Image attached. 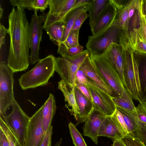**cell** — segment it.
Returning a JSON list of instances; mask_svg holds the SVG:
<instances>
[{"label": "cell", "instance_id": "6da1fadb", "mask_svg": "<svg viewBox=\"0 0 146 146\" xmlns=\"http://www.w3.org/2000/svg\"><path fill=\"white\" fill-rule=\"evenodd\" d=\"M10 47L7 64L13 73L24 71L30 63V23L24 9L13 7L8 16Z\"/></svg>", "mask_w": 146, "mask_h": 146}, {"label": "cell", "instance_id": "7a4b0ae2", "mask_svg": "<svg viewBox=\"0 0 146 146\" xmlns=\"http://www.w3.org/2000/svg\"><path fill=\"white\" fill-rule=\"evenodd\" d=\"M55 58L52 54L48 56L22 74L18 80L22 89L25 90L47 84L55 71Z\"/></svg>", "mask_w": 146, "mask_h": 146}, {"label": "cell", "instance_id": "3957f363", "mask_svg": "<svg viewBox=\"0 0 146 146\" xmlns=\"http://www.w3.org/2000/svg\"><path fill=\"white\" fill-rule=\"evenodd\" d=\"M90 57L100 75L117 97L122 96L126 88L118 74L108 59L104 54H90Z\"/></svg>", "mask_w": 146, "mask_h": 146}, {"label": "cell", "instance_id": "277c9868", "mask_svg": "<svg viewBox=\"0 0 146 146\" xmlns=\"http://www.w3.org/2000/svg\"><path fill=\"white\" fill-rule=\"evenodd\" d=\"M123 37L122 29L111 25L98 34L89 36L86 47L90 54L103 55L112 43L123 44Z\"/></svg>", "mask_w": 146, "mask_h": 146}, {"label": "cell", "instance_id": "5b68a950", "mask_svg": "<svg viewBox=\"0 0 146 146\" xmlns=\"http://www.w3.org/2000/svg\"><path fill=\"white\" fill-rule=\"evenodd\" d=\"M142 1L131 0L128 17L123 30V44L125 48H129L133 51L139 40L138 32L141 20Z\"/></svg>", "mask_w": 146, "mask_h": 146}, {"label": "cell", "instance_id": "8992f818", "mask_svg": "<svg viewBox=\"0 0 146 146\" xmlns=\"http://www.w3.org/2000/svg\"><path fill=\"white\" fill-rule=\"evenodd\" d=\"M90 54L86 49L74 57L55 58V71L69 88H75L77 72L85 58Z\"/></svg>", "mask_w": 146, "mask_h": 146}, {"label": "cell", "instance_id": "52a82bcc", "mask_svg": "<svg viewBox=\"0 0 146 146\" xmlns=\"http://www.w3.org/2000/svg\"><path fill=\"white\" fill-rule=\"evenodd\" d=\"M12 111L9 115L1 117L22 146H24L29 117L15 100Z\"/></svg>", "mask_w": 146, "mask_h": 146}, {"label": "cell", "instance_id": "ba28073f", "mask_svg": "<svg viewBox=\"0 0 146 146\" xmlns=\"http://www.w3.org/2000/svg\"><path fill=\"white\" fill-rule=\"evenodd\" d=\"M13 73L4 61L0 62V115H7V109L15 100L13 87Z\"/></svg>", "mask_w": 146, "mask_h": 146}, {"label": "cell", "instance_id": "9c48e42d", "mask_svg": "<svg viewBox=\"0 0 146 146\" xmlns=\"http://www.w3.org/2000/svg\"><path fill=\"white\" fill-rule=\"evenodd\" d=\"M129 48L125 49V60L123 76L125 87L131 96L139 101L140 88L137 64Z\"/></svg>", "mask_w": 146, "mask_h": 146}, {"label": "cell", "instance_id": "30bf717a", "mask_svg": "<svg viewBox=\"0 0 146 146\" xmlns=\"http://www.w3.org/2000/svg\"><path fill=\"white\" fill-rule=\"evenodd\" d=\"M87 87L91 96L94 110L106 116L112 115L115 112L117 107L112 96L91 80L88 82Z\"/></svg>", "mask_w": 146, "mask_h": 146}, {"label": "cell", "instance_id": "8fae6325", "mask_svg": "<svg viewBox=\"0 0 146 146\" xmlns=\"http://www.w3.org/2000/svg\"><path fill=\"white\" fill-rule=\"evenodd\" d=\"M76 0H50L49 10L47 13L40 16L44 29L55 23L64 21L66 15L71 11V9Z\"/></svg>", "mask_w": 146, "mask_h": 146}, {"label": "cell", "instance_id": "7c38bea8", "mask_svg": "<svg viewBox=\"0 0 146 146\" xmlns=\"http://www.w3.org/2000/svg\"><path fill=\"white\" fill-rule=\"evenodd\" d=\"M43 104L30 117L24 146H40L45 135L42 122Z\"/></svg>", "mask_w": 146, "mask_h": 146}, {"label": "cell", "instance_id": "4fadbf2b", "mask_svg": "<svg viewBox=\"0 0 146 146\" xmlns=\"http://www.w3.org/2000/svg\"><path fill=\"white\" fill-rule=\"evenodd\" d=\"M36 11L32 15L30 23V63L33 65L38 62L40 59L39 58V50L40 44L41 41L43 34L42 21Z\"/></svg>", "mask_w": 146, "mask_h": 146}, {"label": "cell", "instance_id": "5bb4252c", "mask_svg": "<svg viewBox=\"0 0 146 146\" xmlns=\"http://www.w3.org/2000/svg\"><path fill=\"white\" fill-rule=\"evenodd\" d=\"M125 48L123 44L112 43L104 54L110 60L118 74L125 87L123 76L125 60Z\"/></svg>", "mask_w": 146, "mask_h": 146}, {"label": "cell", "instance_id": "9a60e30c", "mask_svg": "<svg viewBox=\"0 0 146 146\" xmlns=\"http://www.w3.org/2000/svg\"><path fill=\"white\" fill-rule=\"evenodd\" d=\"M106 116L94 110L84 122L83 127V135L90 138L96 145L98 143L99 129Z\"/></svg>", "mask_w": 146, "mask_h": 146}, {"label": "cell", "instance_id": "2e32d148", "mask_svg": "<svg viewBox=\"0 0 146 146\" xmlns=\"http://www.w3.org/2000/svg\"><path fill=\"white\" fill-rule=\"evenodd\" d=\"M117 13L116 7L110 0L91 28L92 35H96L110 27L114 21Z\"/></svg>", "mask_w": 146, "mask_h": 146}, {"label": "cell", "instance_id": "e0dca14e", "mask_svg": "<svg viewBox=\"0 0 146 146\" xmlns=\"http://www.w3.org/2000/svg\"><path fill=\"white\" fill-rule=\"evenodd\" d=\"M79 69L90 80L97 84L104 91L112 97H117L112 90L97 72L92 62L90 55L85 58Z\"/></svg>", "mask_w": 146, "mask_h": 146}, {"label": "cell", "instance_id": "ac0fdd59", "mask_svg": "<svg viewBox=\"0 0 146 146\" xmlns=\"http://www.w3.org/2000/svg\"><path fill=\"white\" fill-rule=\"evenodd\" d=\"M133 54L138 69L140 88L139 102L141 104L146 102V53L135 50Z\"/></svg>", "mask_w": 146, "mask_h": 146}, {"label": "cell", "instance_id": "d6986e66", "mask_svg": "<svg viewBox=\"0 0 146 146\" xmlns=\"http://www.w3.org/2000/svg\"><path fill=\"white\" fill-rule=\"evenodd\" d=\"M58 88L62 92L65 101L67 103L66 107L77 121L79 117L80 112L76 101L74 88H69L65 82L61 80L58 82Z\"/></svg>", "mask_w": 146, "mask_h": 146}, {"label": "cell", "instance_id": "ffe728a7", "mask_svg": "<svg viewBox=\"0 0 146 146\" xmlns=\"http://www.w3.org/2000/svg\"><path fill=\"white\" fill-rule=\"evenodd\" d=\"M76 103L79 110L80 115L76 124L84 122L94 110L92 103L85 96L76 86L74 88Z\"/></svg>", "mask_w": 146, "mask_h": 146}, {"label": "cell", "instance_id": "44dd1931", "mask_svg": "<svg viewBox=\"0 0 146 146\" xmlns=\"http://www.w3.org/2000/svg\"><path fill=\"white\" fill-rule=\"evenodd\" d=\"M98 136H104L113 140L120 139L123 137L112 116H106L98 132Z\"/></svg>", "mask_w": 146, "mask_h": 146}, {"label": "cell", "instance_id": "7402d4cb", "mask_svg": "<svg viewBox=\"0 0 146 146\" xmlns=\"http://www.w3.org/2000/svg\"><path fill=\"white\" fill-rule=\"evenodd\" d=\"M42 111V122L45 133L52 125V120L54 116L56 106L54 96L50 93L48 98L43 104Z\"/></svg>", "mask_w": 146, "mask_h": 146}, {"label": "cell", "instance_id": "603a6c76", "mask_svg": "<svg viewBox=\"0 0 146 146\" xmlns=\"http://www.w3.org/2000/svg\"><path fill=\"white\" fill-rule=\"evenodd\" d=\"M90 4L76 8L66 15L64 20V29L61 42H64L66 39L78 17L82 13L88 11Z\"/></svg>", "mask_w": 146, "mask_h": 146}, {"label": "cell", "instance_id": "cb8c5ba5", "mask_svg": "<svg viewBox=\"0 0 146 146\" xmlns=\"http://www.w3.org/2000/svg\"><path fill=\"white\" fill-rule=\"evenodd\" d=\"M50 0H10L13 7H19L29 10L43 12L49 5Z\"/></svg>", "mask_w": 146, "mask_h": 146}, {"label": "cell", "instance_id": "d4e9b609", "mask_svg": "<svg viewBox=\"0 0 146 146\" xmlns=\"http://www.w3.org/2000/svg\"><path fill=\"white\" fill-rule=\"evenodd\" d=\"M112 100L116 106L135 115L136 108L132 101L131 97L126 88L121 96L112 97Z\"/></svg>", "mask_w": 146, "mask_h": 146}, {"label": "cell", "instance_id": "484cf974", "mask_svg": "<svg viewBox=\"0 0 146 146\" xmlns=\"http://www.w3.org/2000/svg\"><path fill=\"white\" fill-rule=\"evenodd\" d=\"M110 1V0H93L90 3L88 11L89 12V24L91 28Z\"/></svg>", "mask_w": 146, "mask_h": 146}, {"label": "cell", "instance_id": "4316f807", "mask_svg": "<svg viewBox=\"0 0 146 146\" xmlns=\"http://www.w3.org/2000/svg\"><path fill=\"white\" fill-rule=\"evenodd\" d=\"M64 29V21L53 23L44 29L48 35L50 39L58 46L61 43Z\"/></svg>", "mask_w": 146, "mask_h": 146}, {"label": "cell", "instance_id": "83f0119b", "mask_svg": "<svg viewBox=\"0 0 146 146\" xmlns=\"http://www.w3.org/2000/svg\"><path fill=\"white\" fill-rule=\"evenodd\" d=\"M121 112L128 132V135L132 136L138 125V121L134 115L117 107Z\"/></svg>", "mask_w": 146, "mask_h": 146}, {"label": "cell", "instance_id": "f1b7e54d", "mask_svg": "<svg viewBox=\"0 0 146 146\" xmlns=\"http://www.w3.org/2000/svg\"><path fill=\"white\" fill-rule=\"evenodd\" d=\"M58 46L57 53L62 57H74L79 55L84 51L83 47L80 44L69 48L60 45Z\"/></svg>", "mask_w": 146, "mask_h": 146}, {"label": "cell", "instance_id": "f546056e", "mask_svg": "<svg viewBox=\"0 0 146 146\" xmlns=\"http://www.w3.org/2000/svg\"><path fill=\"white\" fill-rule=\"evenodd\" d=\"M130 3L122 9L117 11L115 18L112 25H115L122 30L123 29L128 17Z\"/></svg>", "mask_w": 146, "mask_h": 146}, {"label": "cell", "instance_id": "4dcf8cb0", "mask_svg": "<svg viewBox=\"0 0 146 146\" xmlns=\"http://www.w3.org/2000/svg\"><path fill=\"white\" fill-rule=\"evenodd\" d=\"M0 128L1 129L7 137L10 146H22L1 117Z\"/></svg>", "mask_w": 146, "mask_h": 146}, {"label": "cell", "instance_id": "1f68e13d", "mask_svg": "<svg viewBox=\"0 0 146 146\" xmlns=\"http://www.w3.org/2000/svg\"><path fill=\"white\" fill-rule=\"evenodd\" d=\"M68 127L73 142L75 146H87L82 135L72 122L69 123Z\"/></svg>", "mask_w": 146, "mask_h": 146}, {"label": "cell", "instance_id": "d6a6232c", "mask_svg": "<svg viewBox=\"0 0 146 146\" xmlns=\"http://www.w3.org/2000/svg\"><path fill=\"white\" fill-rule=\"evenodd\" d=\"M112 116L123 137L128 135V132L122 115L117 107L115 113Z\"/></svg>", "mask_w": 146, "mask_h": 146}, {"label": "cell", "instance_id": "836d02e7", "mask_svg": "<svg viewBox=\"0 0 146 146\" xmlns=\"http://www.w3.org/2000/svg\"><path fill=\"white\" fill-rule=\"evenodd\" d=\"M79 31L78 30L71 31L66 40L64 42H61L58 46L69 48L78 45L79 44L78 42Z\"/></svg>", "mask_w": 146, "mask_h": 146}, {"label": "cell", "instance_id": "e575fe53", "mask_svg": "<svg viewBox=\"0 0 146 146\" xmlns=\"http://www.w3.org/2000/svg\"><path fill=\"white\" fill-rule=\"evenodd\" d=\"M138 123L137 129L131 136L139 139L146 146V124L139 121Z\"/></svg>", "mask_w": 146, "mask_h": 146}, {"label": "cell", "instance_id": "d590c367", "mask_svg": "<svg viewBox=\"0 0 146 146\" xmlns=\"http://www.w3.org/2000/svg\"><path fill=\"white\" fill-rule=\"evenodd\" d=\"M120 139L126 146H145L139 139L131 136H124Z\"/></svg>", "mask_w": 146, "mask_h": 146}, {"label": "cell", "instance_id": "8d00e7d4", "mask_svg": "<svg viewBox=\"0 0 146 146\" xmlns=\"http://www.w3.org/2000/svg\"><path fill=\"white\" fill-rule=\"evenodd\" d=\"M138 36L139 40L140 38L146 42V20L142 13L141 24L138 31Z\"/></svg>", "mask_w": 146, "mask_h": 146}, {"label": "cell", "instance_id": "74e56055", "mask_svg": "<svg viewBox=\"0 0 146 146\" xmlns=\"http://www.w3.org/2000/svg\"><path fill=\"white\" fill-rule=\"evenodd\" d=\"M88 17L89 14H87L86 12L82 13L75 21L71 31L74 30H79L82 24Z\"/></svg>", "mask_w": 146, "mask_h": 146}, {"label": "cell", "instance_id": "f35d334b", "mask_svg": "<svg viewBox=\"0 0 146 146\" xmlns=\"http://www.w3.org/2000/svg\"><path fill=\"white\" fill-rule=\"evenodd\" d=\"M53 126L51 125L45 133L40 146H51Z\"/></svg>", "mask_w": 146, "mask_h": 146}, {"label": "cell", "instance_id": "ab89813d", "mask_svg": "<svg viewBox=\"0 0 146 146\" xmlns=\"http://www.w3.org/2000/svg\"><path fill=\"white\" fill-rule=\"evenodd\" d=\"M136 108L137 113L134 115L137 121L146 124V113L142 109L140 104Z\"/></svg>", "mask_w": 146, "mask_h": 146}, {"label": "cell", "instance_id": "60d3db41", "mask_svg": "<svg viewBox=\"0 0 146 146\" xmlns=\"http://www.w3.org/2000/svg\"><path fill=\"white\" fill-rule=\"evenodd\" d=\"M116 7L117 11H119L127 7L131 0H110Z\"/></svg>", "mask_w": 146, "mask_h": 146}, {"label": "cell", "instance_id": "b9f144b4", "mask_svg": "<svg viewBox=\"0 0 146 146\" xmlns=\"http://www.w3.org/2000/svg\"><path fill=\"white\" fill-rule=\"evenodd\" d=\"M82 93L91 102L92 100L90 92L88 88L85 85L80 83L76 80V86Z\"/></svg>", "mask_w": 146, "mask_h": 146}, {"label": "cell", "instance_id": "7bdbcfd3", "mask_svg": "<svg viewBox=\"0 0 146 146\" xmlns=\"http://www.w3.org/2000/svg\"><path fill=\"white\" fill-rule=\"evenodd\" d=\"M8 32V29L5 27L1 23L0 24V49L3 45L5 44V36Z\"/></svg>", "mask_w": 146, "mask_h": 146}, {"label": "cell", "instance_id": "ee69618b", "mask_svg": "<svg viewBox=\"0 0 146 146\" xmlns=\"http://www.w3.org/2000/svg\"><path fill=\"white\" fill-rule=\"evenodd\" d=\"M135 50L146 53V42L139 38L135 46Z\"/></svg>", "mask_w": 146, "mask_h": 146}, {"label": "cell", "instance_id": "f6af8a7d", "mask_svg": "<svg viewBox=\"0 0 146 146\" xmlns=\"http://www.w3.org/2000/svg\"><path fill=\"white\" fill-rule=\"evenodd\" d=\"M0 146H10L7 137L1 128H0Z\"/></svg>", "mask_w": 146, "mask_h": 146}, {"label": "cell", "instance_id": "bcb514c9", "mask_svg": "<svg viewBox=\"0 0 146 146\" xmlns=\"http://www.w3.org/2000/svg\"><path fill=\"white\" fill-rule=\"evenodd\" d=\"M141 12L144 15H146V0H142L141 3Z\"/></svg>", "mask_w": 146, "mask_h": 146}, {"label": "cell", "instance_id": "7dc6e473", "mask_svg": "<svg viewBox=\"0 0 146 146\" xmlns=\"http://www.w3.org/2000/svg\"><path fill=\"white\" fill-rule=\"evenodd\" d=\"M112 146H126L122 142L120 139L115 140L113 141Z\"/></svg>", "mask_w": 146, "mask_h": 146}, {"label": "cell", "instance_id": "c3c4849f", "mask_svg": "<svg viewBox=\"0 0 146 146\" xmlns=\"http://www.w3.org/2000/svg\"><path fill=\"white\" fill-rule=\"evenodd\" d=\"M140 105L142 109L146 113V102Z\"/></svg>", "mask_w": 146, "mask_h": 146}, {"label": "cell", "instance_id": "681fc988", "mask_svg": "<svg viewBox=\"0 0 146 146\" xmlns=\"http://www.w3.org/2000/svg\"><path fill=\"white\" fill-rule=\"evenodd\" d=\"M3 10L1 4L0 5V18L1 19L3 17Z\"/></svg>", "mask_w": 146, "mask_h": 146}, {"label": "cell", "instance_id": "f907efd6", "mask_svg": "<svg viewBox=\"0 0 146 146\" xmlns=\"http://www.w3.org/2000/svg\"><path fill=\"white\" fill-rule=\"evenodd\" d=\"M62 139L61 138L59 141L56 143L54 146H60L62 143Z\"/></svg>", "mask_w": 146, "mask_h": 146}, {"label": "cell", "instance_id": "816d5d0a", "mask_svg": "<svg viewBox=\"0 0 146 146\" xmlns=\"http://www.w3.org/2000/svg\"><path fill=\"white\" fill-rule=\"evenodd\" d=\"M144 17H145V19L146 20V15H144Z\"/></svg>", "mask_w": 146, "mask_h": 146}]
</instances>
